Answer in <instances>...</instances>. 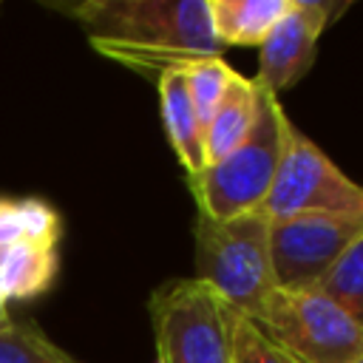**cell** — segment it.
I'll list each match as a JSON object with an SVG mask.
<instances>
[{"label":"cell","mask_w":363,"mask_h":363,"mask_svg":"<svg viewBox=\"0 0 363 363\" xmlns=\"http://www.w3.org/2000/svg\"><path fill=\"white\" fill-rule=\"evenodd\" d=\"M51 9L74 17L99 54L145 74L224 51L207 0H82L51 3Z\"/></svg>","instance_id":"obj_1"},{"label":"cell","mask_w":363,"mask_h":363,"mask_svg":"<svg viewBox=\"0 0 363 363\" xmlns=\"http://www.w3.org/2000/svg\"><path fill=\"white\" fill-rule=\"evenodd\" d=\"M196 278L216 289L238 315L255 318L275 289L269 218L261 210L230 218L196 216Z\"/></svg>","instance_id":"obj_2"},{"label":"cell","mask_w":363,"mask_h":363,"mask_svg":"<svg viewBox=\"0 0 363 363\" xmlns=\"http://www.w3.org/2000/svg\"><path fill=\"white\" fill-rule=\"evenodd\" d=\"M156 363H233L235 309L204 281L176 278L147 303Z\"/></svg>","instance_id":"obj_3"},{"label":"cell","mask_w":363,"mask_h":363,"mask_svg":"<svg viewBox=\"0 0 363 363\" xmlns=\"http://www.w3.org/2000/svg\"><path fill=\"white\" fill-rule=\"evenodd\" d=\"M286 119L278 96L261 91V113L250 136L221 162L204 164L199 176L187 179L201 216L230 218L261 207L281 162Z\"/></svg>","instance_id":"obj_4"},{"label":"cell","mask_w":363,"mask_h":363,"mask_svg":"<svg viewBox=\"0 0 363 363\" xmlns=\"http://www.w3.org/2000/svg\"><path fill=\"white\" fill-rule=\"evenodd\" d=\"M252 323L298 363L363 360V329L312 289H272Z\"/></svg>","instance_id":"obj_5"},{"label":"cell","mask_w":363,"mask_h":363,"mask_svg":"<svg viewBox=\"0 0 363 363\" xmlns=\"http://www.w3.org/2000/svg\"><path fill=\"white\" fill-rule=\"evenodd\" d=\"M258 210L269 221L298 213H363V184L352 182L286 119L281 162Z\"/></svg>","instance_id":"obj_6"},{"label":"cell","mask_w":363,"mask_h":363,"mask_svg":"<svg viewBox=\"0 0 363 363\" xmlns=\"http://www.w3.org/2000/svg\"><path fill=\"white\" fill-rule=\"evenodd\" d=\"M363 235V213H298L269 221V255L278 289H312Z\"/></svg>","instance_id":"obj_7"},{"label":"cell","mask_w":363,"mask_h":363,"mask_svg":"<svg viewBox=\"0 0 363 363\" xmlns=\"http://www.w3.org/2000/svg\"><path fill=\"white\" fill-rule=\"evenodd\" d=\"M343 9L346 3L289 0L284 17L258 45V74L252 77L255 85L275 96L278 91L295 85L315 62L318 37Z\"/></svg>","instance_id":"obj_8"},{"label":"cell","mask_w":363,"mask_h":363,"mask_svg":"<svg viewBox=\"0 0 363 363\" xmlns=\"http://www.w3.org/2000/svg\"><path fill=\"white\" fill-rule=\"evenodd\" d=\"M258 113H261V88L255 85L252 77H241L235 71L210 122L201 130L204 164H216L227 153H233L255 128Z\"/></svg>","instance_id":"obj_9"},{"label":"cell","mask_w":363,"mask_h":363,"mask_svg":"<svg viewBox=\"0 0 363 363\" xmlns=\"http://www.w3.org/2000/svg\"><path fill=\"white\" fill-rule=\"evenodd\" d=\"M156 88H159V108H162L167 142L179 164L184 167V176L193 179L204 167V142H201V125L196 119L182 65L162 68L156 74Z\"/></svg>","instance_id":"obj_10"},{"label":"cell","mask_w":363,"mask_h":363,"mask_svg":"<svg viewBox=\"0 0 363 363\" xmlns=\"http://www.w3.org/2000/svg\"><path fill=\"white\" fill-rule=\"evenodd\" d=\"M289 0H207L210 26L221 48L261 45L284 17Z\"/></svg>","instance_id":"obj_11"},{"label":"cell","mask_w":363,"mask_h":363,"mask_svg":"<svg viewBox=\"0 0 363 363\" xmlns=\"http://www.w3.org/2000/svg\"><path fill=\"white\" fill-rule=\"evenodd\" d=\"M60 269V247L43 241L14 244L0 264V292L11 301H31L51 289Z\"/></svg>","instance_id":"obj_12"},{"label":"cell","mask_w":363,"mask_h":363,"mask_svg":"<svg viewBox=\"0 0 363 363\" xmlns=\"http://www.w3.org/2000/svg\"><path fill=\"white\" fill-rule=\"evenodd\" d=\"M62 218L43 199L0 196V250H11L20 241H43L60 247Z\"/></svg>","instance_id":"obj_13"},{"label":"cell","mask_w":363,"mask_h":363,"mask_svg":"<svg viewBox=\"0 0 363 363\" xmlns=\"http://www.w3.org/2000/svg\"><path fill=\"white\" fill-rule=\"evenodd\" d=\"M312 292L337 303L363 329V235L349 244V250L312 286Z\"/></svg>","instance_id":"obj_14"},{"label":"cell","mask_w":363,"mask_h":363,"mask_svg":"<svg viewBox=\"0 0 363 363\" xmlns=\"http://www.w3.org/2000/svg\"><path fill=\"white\" fill-rule=\"evenodd\" d=\"M0 363H82L60 349L34 320H9L0 329Z\"/></svg>","instance_id":"obj_15"},{"label":"cell","mask_w":363,"mask_h":363,"mask_svg":"<svg viewBox=\"0 0 363 363\" xmlns=\"http://www.w3.org/2000/svg\"><path fill=\"white\" fill-rule=\"evenodd\" d=\"M182 71H184V82H187V91H190L196 119L204 130V125L210 122L218 99L224 96V91L230 85L235 68L230 62H224L221 57H204V60L182 62Z\"/></svg>","instance_id":"obj_16"},{"label":"cell","mask_w":363,"mask_h":363,"mask_svg":"<svg viewBox=\"0 0 363 363\" xmlns=\"http://www.w3.org/2000/svg\"><path fill=\"white\" fill-rule=\"evenodd\" d=\"M233 363H298L284 349H278L250 318L235 315L233 335Z\"/></svg>","instance_id":"obj_17"},{"label":"cell","mask_w":363,"mask_h":363,"mask_svg":"<svg viewBox=\"0 0 363 363\" xmlns=\"http://www.w3.org/2000/svg\"><path fill=\"white\" fill-rule=\"evenodd\" d=\"M9 320H11V315H9V301H6L3 292H0V329H3Z\"/></svg>","instance_id":"obj_18"},{"label":"cell","mask_w":363,"mask_h":363,"mask_svg":"<svg viewBox=\"0 0 363 363\" xmlns=\"http://www.w3.org/2000/svg\"><path fill=\"white\" fill-rule=\"evenodd\" d=\"M3 258H6V250H0V264H3Z\"/></svg>","instance_id":"obj_19"},{"label":"cell","mask_w":363,"mask_h":363,"mask_svg":"<svg viewBox=\"0 0 363 363\" xmlns=\"http://www.w3.org/2000/svg\"><path fill=\"white\" fill-rule=\"evenodd\" d=\"M357 363H363V360H357Z\"/></svg>","instance_id":"obj_20"}]
</instances>
